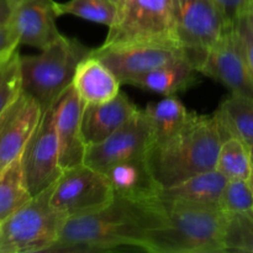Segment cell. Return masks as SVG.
Here are the masks:
<instances>
[{
	"mask_svg": "<svg viewBox=\"0 0 253 253\" xmlns=\"http://www.w3.org/2000/svg\"><path fill=\"white\" fill-rule=\"evenodd\" d=\"M198 72L226 86L232 94L253 99V73L247 64L234 25L205 53Z\"/></svg>",
	"mask_w": 253,
	"mask_h": 253,
	"instance_id": "cell-11",
	"label": "cell"
},
{
	"mask_svg": "<svg viewBox=\"0 0 253 253\" xmlns=\"http://www.w3.org/2000/svg\"><path fill=\"white\" fill-rule=\"evenodd\" d=\"M162 200V199H161ZM166 221L151 237V253H224L227 215L219 205L162 200Z\"/></svg>",
	"mask_w": 253,
	"mask_h": 253,
	"instance_id": "cell-3",
	"label": "cell"
},
{
	"mask_svg": "<svg viewBox=\"0 0 253 253\" xmlns=\"http://www.w3.org/2000/svg\"><path fill=\"white\" fill-rule=\"evenodd\" d=\"M20 41L11 25L0 26V57L11 53L19 48Z\"/></svg>",
	"mask_w": 253,
	"mask_h": 253,
	"instance_id": "cell-31",
	"label": "cell"
},
{
	"mask_svg": "<svg viewBox=\"0 0 253 253\" xmlns=\"http://www.w3.org/2000/svg\"><path fill=\"white\" fill-rule=\"evenodd\" d=\"M251 152H252V157H253V146H251Z\"/></svg>",
	"mask_w": 253,
	"mask_h": 253,
	"instance_id": "cell-35",
	"label": "cell"
},
{
	"mask_svg": "<svg viewBox=\"0 0 253 253\" xmlns=\"http://www.w3.org/2000/svg\"><path fill=\"white\" fill-rule=\"evenodd\" d=\"M234 30L247 64L253 73V11L251 6L237 17L234 22Z\"/></svg>",
	"mask_w": 253,
	"mask_h": 253,
	"instance_id": "cell-29",
	"label": "cell"
},
{
	"mask_svg": "<svg viewBox=\"0 0 253 253\" xmlns=\"http://www.w3.org/2000/svg\"><path fill=\"white\" fill-rule=\"evenodd\" d=\"M58 15H73L88 21L110 26L115 19L116 1L114 0H68L57 2Z\"/></svg>",
	"mask_w": 253,
	"mask_h": 253,
	"instance_id": "cell-25",
	"label": "cell"
},
{
	"mask_svg": "<svg viewBox=\"0 0 253 253\" xmlns=\"http://www.w3.org/2000/svg\"><path fill=\"white\" fill-rule=\"evenodd\" d=\"M116 197L135 200L160 199L162 187L153 177L147 158H132L101 170Z\"/></svg>",
	"mask_w": 253,
	"mask_h": 253,
	"instance_id": "cell-16",
	"label": "cell"
},
{
	"mask_svg": "<svg viewBox=\"0 0 253 253\" xmlns=\"http://www.w3.org/2000/svg\"><path fill=\"white\" fill-rule=\"evenodd\" d=\"M105 46L165 44L179 47L173 0H118Z\"/></svg>",
	"mask_w": 253,
	"mask_h": 253,
	"instance_id": "cell-5",
	"label": "cell"
},
{
	"mask_svg": "<svg viewBox=\"0 0 253 253\" xmlns=\"http://www.w3.org/2000/svg\"><path fill=\"white\" fill-rule=\"evenodd\" d=\"M222 140L224 135L215 113H190L178 132L151 146L146 158L153 177L163 189L215 169Z\"/></svg>",
	"mask_w": 253,
	"mask_h": 253,
	"instance_id": "cell-2",
	"label": "cell"
},
{
	"mask_svg": "<svg viewBox=\"0 0 253 253\" xmlns=\"http://www.w3.org/2000/svg\"><path fill=\"white\" fill-rule=\"evenodd\" d=\"M21 162L32 197L53 185L63 173L53 106L43 111L39 126L22 152Z\"/></svg>",
	"mask_w": 253,
	"mask_h": 253,
	"instance_id": "cell-9",
	"label": "cell"
},
{
	"mask_svg": "<svg viewBox=\"0 0 253 253\" xmlns=\"http://www.w3.org/2000/svg\"><path fill=\"white\" fill-rule=\"evenodd\" d=\"M91 53L115 73L121 84L127 85L131 81L147 72L187 58L182 48L165 44H101L98 48H93Z\"/></svg>",
	"mask_w": 253,
	"mask_h": 253,
	"instance_id": "cell-12",
	"label": "cell"
},
{
	"mask_svg": "<svg viewBox=\"0 0 253 253\" xmlns=\"http://www.w3.org/2000/svg\"><path fill=\"white\" fill-rule=\"evenodd\" d=\"M222 211L231 216L235 214L252 211L253 189L249 179H229L219 202Z\"/></svg>",
	"mask_w": 253,
	"mask_h": 253,
	"instance_id": "cell-28",
	"label": "cell"
},
{
	"mask_svg": "<svg viewBox=\"0 0 253 253\" xmlns=\"http://www.w3.org/2000/svg\"><path fill=\"white\" fill-rule=\"evenodd\" d=\"M22 91L21 54L19 48L0 57V114Z\"/></svg>",
	"mask_w": 253,
	"mask_h": 253,
	"instance_id": "cell-26",
	"label": "cell"
},
{
	"mask_svg": "<svg viewBox=\"0 0 253 253\" xmlns=\"http://www.w3.org/2000/svg\"><path fill=\"white\" fill-rule=\"evenodd\" d=\"M145 113L152 126L155 142L166 140L178 132L190 115V111L174 95L150 103L146 106Z\"/></svg>",
	"mask_w": 253,
	"mask_h": 253,
	"instance_id": "cell-22",
	"label": "cell"
},
{
	"mask_svg": "<svg viewBox=\"0 0 253 253\" xmlns=\"http://www.w3.org/2000/svg\"><path fill=\"white\" fill-rule=\"evenodd\" d=\"M155 142L152 126L145 110L137 113L118 131L96 145L88 146L84 163L98 170L132 158L143 157Z\"/></svg>",
	"mask_w": 253,
	"mask_h": 253,
	"instance_id": "cell-10",
	"label": "cell"
},
{
	"mask_svg": "<svg viewBox=\"0 0 253 253\" xmlns=\"http://www.w3.org/2000/svg\"><path fill=\"white\" fill-rule=\"evenodd\" d=\"M32 198L21 157L0 170V222L24 207Z\"/></svg>",
	"mask_w": 253,
	"mask_h": 253,
	"instance_id": "cell-23",
	"label": "cell"
},
{
	"mask_svg": "<svg viewBox=\"0 0 253 253\" xmlns=\"http://www.w3.org/2000/svg\"><path fill=\"white\" fill-rule=\"evenodd\" d=\"M19 0H0V26H6L11 24Z\"/></svg>",
	"mask_w": 253,
	"mask_h": 253,
	"instance_id": "cell-32",
	"label": "cell"
},
{
	"mask_svg": "<svg viewBox=\"0 0 253 253\" xmlns=\"http://www.w3.org/2000/svg\"><path fill=\"white\" fill-rule=\"evenodd\" d=\"M173 6L179 46L197 68L232 24L214 0H173Z\"/></svg>",
	"mask_w": 253,
	"mask_h": 253,
	"instance_id": "cell-7",
	"label": "cell"
},
{
	"mask_svg": "<svg viewBox=\"0 0 253 253\" xmlns=\"http://www.w3.org/2000/svg\"><path fill=\"white\" fill-rule=\"evenodd\" d=\"M54 0H19L12 15L11 26L20 46L44 49L62 36L56 25L58 17Z\"/></svg>",
	"mask_w": 253,
	"mask_h": 253,
	"instance_id": "cell-15",
	"label": "cell"
},
{
	"mask_svg": "<svg viewBox=\"0 0 253 253\" xmlns=\"http://www.w3.org/2000/svg\"><path fill=\"white\" fill-rule=\"evenodd\" d=\"M72 85L85 105H88L114 99L120 93L123 84L100 58L90 53L77 66Z\"/></svg>",
	"mask_w": 253,
	"mask_h": 253,
	"instance_id": "cell-18",
	"label": "cell"
},
{
	"mask_svg": "<svg viewBox=\"0 0 253 253\" xmlns=\"http://www.w3.org/2000/svg\"><path fill=\"white\" fill-rule=\"evenodd\" d=\"M199 76L200 73L192 62L188 58H182L137 77L128 85L168 96L197 85L200 83Z\"/></svg>",
	"mask_w": 253,
	"mask_h": 253,
	"instance_id": "cell-19",
	"label": "cell"
},
{
	"mask_svg": "<svg viewBox=\"0 0 253 253\" xmlns=\"http://www.w3.org/2000/svg\"><path fill=\"white\" fill-rule=\"evenodd\" d=\"M91 51L79 40L62 35L40 53L21 56L22 90L46 111L72 85L77 66Z\"/></svg>",
	"mask_w": 253,
	"mask_h": 253,
	"instance_id": "cell-4",
	"label": "cell"
},
{
	"mask_svg": "<svg viewBox=\"0 0 253 253\" xmlns=\"http://www.w3.org/2000/svg\"><path fill=\"white\" fill-rule=\"evenodd\" d=\"M166 221L161 199L116 197L103 209L68 219L47 253H93L118 250L148 252L151 237Z\"/></svg>",
	"mask_w": 253,
	"mask_h": 253,
	"instance_id": "cell-1",
	"label": "cell"
},
{
	"mask_svg": "<svg viewBox=\"0 0 253 253\" xmlns=\"http://www.w3.org/2000/svg\"><path fill=\"white\" fill-rule=\"evenodd\" d=\"M250 182H251L252 189H253V170H252V175H251V178H250Z\"/></svg>",
	"mask_w": 253,
	"mask_h": 253,
	"instance_id": "cell-33",
	"label": "cell"
},
{
	"mask_svg": "<svg viewBox=\"0 0 253 253\" xmlns=\"http://www.w3.org/2000/svg\"><path fill=\"white\" fill-rule=\"evenodd\" d=\"M39 101L22 90L0 114V170L21 157L27 142L41 121Z\"/></svg>",
	"mask_w": 253,
	"mask_h": 253,
	"instance_id": "cell-13",
	"label": "cell"
},
{
	"mask_svg": "<svg viewBox=\"0 0 253 253\" xmlns=\"http://www.w3.org/2000/svg\"><path fill=\"white\" fill-rule=\"evenodd\" d=\"M114 1H118V0H114Z\"/></svg>",
	"mask_w": 253,
	"mask_h": 253,
	"instance_id": "cell-36",
	"label": "cell"
},
{
	"mask_svg": "<svg viewBox=\"0 0 253 253\" xmlns=\"http://www.w3.org/2000/svg\"><path fill=\"white\" fill-rule=\"evenodd\" d=\"M226 252L253 253V210L227 216Z\"/></svg>",
	"mask_w": 253,
	"mask_h": 253,
	"instance_id": "cell-27",
	"label": "cell"
},
{
	"mask_svg": "<svg viewBox=\"0 0 253 253\" xmlns=\"http://www.w3.org/2000/svg\"><path fill=\"white\" fill-rule=\"evenodd\" d=\"M0 224H1V222H0Z\"/></svg>",
	"mask_w": 253,
	"mask_h": 253,
	"instance_id": "cell-37",
	"label": "cell"
},
{
	"mask_svg": "<svg viewBox=\"0 0 253 253\" xmlns=\"http://www.w3.org/2000/svg\"><path fill=\"white\" fill-rule=\"evenodd\" d=\"M215 169L227 179L250 180L253 170L251 147L237 136L225 137L220 146Z\"/></svg>",
	"mask_w": 253,
	"mask_h": 253,
	"instance_id": "cell-24",
	"label": "cell"
},
{
	"mask_svg": "<svg viewBox=\"0 0 253 253\" xmlns=\"http://www.w3.org/2000/svg\"><path fill=\"white\" fill-rule=\"evenodd\" d=\"M52 185L0 224V253L48 252L67 221L51 203Z\"/></svg>",
	"mask_w": 253,
	"mask_h": 253,
	"instance_id": "cell-6",
	"label": "cell"
},
{
	"mask_svg": "<svg viewBox=\"0 0 253 253\" xmlns=\"http://www.w3.org/2000/svg\"><path fill=\"white\" fill-rule=\"evenodd\" d=\"M227 180L229 179L217 169L207 170L174 185L163 188L160 199L219 205Z\"/></svg>",
	"mask_w": 253,
	"mask_h": 253,
	"instance_id": "cell-20",
	"label": "cell"
},
{
	"mask_svg": "<svg viewBox=\"0 0 253 253\" xmlns=\"http://www.w3.org/2000/svg\"><path fill=\"white\" fill-rule=\"evenodd\" d=\"M114 198L115 193L104 173L85 163L63 169L51 189L52 205L67 220L98 211Z\"/></svg>",
	"mask_w": 253,
	"mask_h": 253,
	"instance_id": "cell-8",
	"label": "cell"
},
{
	"mask_svg": "<svg viewBox=\"0 0 253 253\" xmlns=\"http://www.w3.org/2000/svg\"><path fill=\"white\" fill-rule=\"evenodd\" d=\"M224 138L237 136L253 146V99L230 94L215 111Z\"/></svg>",
	"mask_w": 253,
	"mask_h": 253,
	"instance_id": "cell-21",
	"label": "cell"
},
{
	"mask_svg": "<svg viewBox=\"0 0 253 253\" xmlns=\"http://www.w3.org/2000/svg\"><path fill=\"white\" fill-rule=\"evenodd\" d=\"M251 9H252V11H253V0H251Z\"/></svg>",
	"mask_w": 253,
	"mask_h": 253,
	"instance_id": "cell-34",
	"label": "cell"
},
{
	"mask_svg": "<svg viewBox=\"0 0 253 253\" xmlns=\"http://www.w3.org/2000/svg\"><path fill=\"white\" fill-rule=\"evenodd\" d=\"M138 108L124 93L101 104H88L83 113V137L88 146L101 142L123 127Z\"/></svg>",
	"mask_w": 253,
	"mask_h": 253,
	"instance_id": "cell-17",
	"label": "cell"
},
{
	"mask_svg": "<svg viewBox=\"0 0 253 253\" xmlns=\"http://www.w3.org/2000/svg\"><path fill=\"white\" fill-rule=\"evenodd\" d=\"M224 12L230 24L234 25L237 17L251 6V0H214Z\"/></svg>",
	"mask_w": 253,
	"mask_h": 253,
	"instance_id": "cell-30",
	"label": "cell"
},
{
	"mask_svg": "<svg viewBox=\"0 0 253 253\" xmlns=\"http://www.w3.org/2000/svg\"><path fill=\"white\" fill-rule=\"evenodd\" d=\"M85 103L69 86L53 105L54 127L59 143L63 169L84 163L86 145L83 137V113Z\"/></svg>",
	"mask_w": 253,
	"mask_h": 253,
	"instance_id": "cell-14",
	"label": "cell"
}]
</instances>
